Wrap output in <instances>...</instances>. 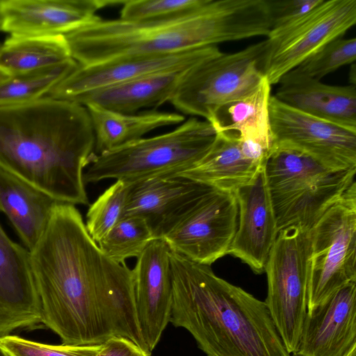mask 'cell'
I'll return each instance as SVG.
<instances>
[{
  "instance_id": "obj_4",
  "label": "cell",
  "mask_w": 356,
  "mask_h": 356,
  "mask_svg": "<svg viewBox=\"0 0 356 356\" xmlns=\"http://www.w3.org/2000/svg\"><path fill=\"white\" fill-rule=\"evenodd\" d=\"M170 323L207 356H291L264 301L218 277L211 266L170 251Z\"/></svg>"
},
{
  "instance_id": "obj_27",
  "label": "cell",
  "mask_w": 356,
  "mask_h": 356,
  "mask_svg": "<svg viewBox=\"0 0 356 356\" xmlns=\"http://www.w3.org/2000/svg\"><path fill=\"white\" fill-rule=\"evenodd\" d=\"M78 65L71 58L49 67L11 75L0 83V106L28 103L44 97Z\"/></svg>"
},
{
  "instance_id": "obj_8",
  "label": "cell",
  "mask_w": 356,
  "mask_h": 356,
  "mask_svg": "<svg viewBox=\"0 0 356 356\" xmlns=\"http://www.w3.org/2000/svg\"><path fill=\"white\" fill-rule=\"evenodd\" d=\"M309 312L345 285L356 282V183L309 230Z\"/></svg>"
},
{
  "instance_id": "obj_15",
  "label": "cell",
  "mask_w": 356,
  "mask_h": 356,
  "mask_svg": "<svg viewBox=\"0 0 356 356\" xmlns=\"http://www.w3.org/2000/svg\"><path fill=\"white\" fill-rule=\"evenodd\" d=\"M117 0H0L1 31L19 35H65L94 21Z\"/></svg>"
},
{
  "instance_id": "obj_23",
  "label": "cell",
  "mask_w": 356,
  "mask_h": 356,
  "mask_svg": "<svg viewBox=\"0 0 356 356\" xmlns=\"http://www.w3.org/2000/svg\"><path fill=\"white\" fill-rule=\"evenodd\" d=\"M216 133L215 139L204 156L193 168L176 176L234 191L250 181L264 166H257L244 156L236 133Z\"/></svg>"
},
{
  "instance_id": "obj_20",
  "label": "cell",
  "mask_w": 356,
  "mask_h": 356,
  "mask_svg": "<svg viewBox=\"0 0 356 356\" xmlns=\"http://www.w3.org/2000/svg\"><path fill=\"white\" fill-rule=\"evenodd\" d=\"M275 97L294 108L356 131V87L332 86L295 69L278 82Z\"/></svg>"
},
{
  "instance_id": "obj_22",
  "label": "cell",
  "mask_w": 356,
  "mask_h": 356,
  "mask_svg": "<svg viewBox=\"0 0 356 356\" xmlns=\"http://www.w3.org/2000/svg\"><path fill=\"white\" fill-rule=\"evenodd\" d=\"M188 70L140 77L87 92L70 101L83 106L94 104L123 113H134L141 108L158 107L170 102Z\"/></svg>"
},
{
  "instance_id": "obj_19",
  "label": "cell",
  "mask_w": 356,
  "mask_h": 356,
  "mask_svg": "<svg viewBox=\"0 0 356 356\" xmlns=\"http://www.w3.org/2000/svg\"><path fill=\"white\" fill-rule=\"evenodd\" d=\"M209 187L179 176L153 178L130 184L121 218H144L154 238H161Z\"/></svg>"
},
{
  "instance_id": "obj_11",
  "label": "cell",
  "mask_w": 356,
  "mask_h": 356,
  "mask_svg": "<svg viewBox=\"0 0 356 356\" xmlns=\"http://www.w3.org/2000/svg\"><path fill=\"white\" fill-rule=\"evenodd\" d=\"M237 223L234 191L210 186L161 238L171 251L211 266L228 254Z\"/></svg>"
},
{
  "instance_id": "obj_5",
  "label": "cell",
  "mask_w": 356,
  "mask_h": 356,
  "mask_svg": "<svg viewBox=\"0 0 356 356\" xmlns=\"http://www.w3.org/2000/svg\"><path fill=\"white\" fill-rule=\"evenodd\" d=\"M265 175L277 231L297 227L309 231L355 181V169L333 170L311 156L276 147Z\"/></svg>"
},
{
  "instance_id": "obj_13",
  "label": "cell",
  "mask_w": 356,
  "mask_h": 356,
  "mask_svg": "<svg viewBox=\"0 0 356 356\" xmlns=\"http://www.w3.org/2000/svg\"><path fill=\"white\" fill-rule=\"evenodd\" d=\"M221 53L218 46H208L176 53L123 56L89 65H78L45 97L70 101L106 86L152 74L187 70Z\"/></svg>"
},
{
  "instance_id": "obj_37",
  "label": "cell",
  "mask_w": 356,
  "mask_h": 356,
  "mask_svg": "<svg viewBox=\"0 0 356 356\" xmlns=\"http://www.w3.org/2000/svg\"><path fill=\"white\" fill-rule=\"evenodd\" d=\"M0 356H10L0 346Z\"/></svg>"
},
{
  "instance_id": "obj_2",
  "label": "cell",
  "mask_w": 356,
  "mask_h": 356,
  "mask_svg": "<svg viewBox=\"0 0 356 356\" xmlns=\"http://www.w3.org/2000/svg\"><path fill=\"white\" fill-rule=\"evenodd\" d=\"M86 107L43 97L0 106V168L70 204H88L83 169L95 156Z\"/></svg>"
},
{
  "instance_id": "obj_33",
  "label": "cell",
  "mask_w": 356,
  "mask_h": 356,
  "mask_svg": "<svg viewBox=\"0 0 356 356\" xmlns=\"http://www.w3.org/2000/svg\"><path fill=\"white\" fill-rule=\"evenodd\" d=\"M271 30L284 27L306 14L321 0H267Z\"/></svg>"
},
{
  "instance_id": "obj_16",
  "label": "cell",
  "mask_w": 356,
  "mask_h": 356,
  "mask_svg": "<svg viewBox=\"0 0 356 356\" xmlns=\"http://www.w3.org/2000/svg\"><path fill=\"white\" fill-rule=\"evenodd\" d=\"M234 193L238 223L228 254L240 259L254 273L260 274L264 272L278 233L264 166Z\"/></svg>"
},
{
  "instance_id": "obj_30",
  "label": "cell",
  "mask_w": 356,
  "mask_h": 356,
  "mask_svg": "<svg viewBox=\"0 0 356 356\" xmlns=\"http://www.w3.org/2000/svg\"><path fill=\"white\" fill-rule=\"evenodd\" d=\"M356 59V38L336 39L310 56L294 68L298 72L321 81Z\"/></svg>"
},
{
  "instance_id": "obj_26",
  "label": "cell",
  "mask_w": 356,
  "mask_h": 356,
  "mask_svg": "<svg viewBox=\"0 0 356 356\" xmlns=\"http://www.w3.org/2000/svg\"><path fill=\"white\" fill-rule=\"evenodd\" d=\"M72 58L64 35H10L0 44V67L10 75L54 66Z\"/></svg>"
},
{
  "instance_id": "obj_34",
  "label": "cell",
  "mask_w": 356,
  "mask_h": 356,
  "mask_svg": "<svg viewBox=\"0 0 356 356\" xmlns=\"http://www.w3.org/2000/svg\"><path fill=\"white\" fill-rule=\"evenodd\" d=\"M131 340L121 337H111L102 343L95 356H150Z\"/></svg>"
},
{
  "instance_id": "obj_29",
  "label": "cell",
  "mask_w": 356,
  "mask_h": 356,
  "mask_svg": "<svg viewBox=\"0 0 356 356\" xmlns=\"http://www.w3.org/2000/svg\"><path fill=\"white\" fill-rule=\"evenodd\" d=\"M129 184L116 180L91 204L86 214V227L97 243L121 219Z\"/></svg>"
},
{
  "instance_id": "obj_38",
  "label": "cell",
  "mask_w": 356,
  "mask_h": 356,
  "mask_svg": "<svg viewBox=\"0 0 356 356\" xmlns=\"http://www.w3.org/2000/svg\"><path fill=\"white\" fill-rule=\"evenodd\" d=\"M1 13H0V31H1Z\"/></svg>"
},
{
  "instance_id": "obj_6",
  "label": "cell",
  "mask_w": 356,
  "mask_h": 356,
  "mask_svg": "<svg viewBox=\"0 0 356 356\" xmlns=\"http://www.w3.org/2000/svg\"><path fill=\"white\" fill-rule=\"evenodd\" d=\"M216 130L207 120L191 117L168 133L142 138L95 154L85 183L115 179L127 184L176 176L193 168L211 146Z\"/></svg>"
},
{
  "instance_id": "obj_7",
  "label": "cell",
  "mask_w": 356,
  "mask_h": 356,
  "mask_svg": "<svg viewBox=\"0 0 356 356\" xmlns=\"http://www.w3.org/2000/svg\"><path fill=\"white\" fill-rule=\"evenodd\" d=\"M309 231L291 227L278 232L264 272V301L287 352L296 354L307 309Z\"/></svg>"
},
{
  "instance_id": "obj_18",
  "label": "cell",
  "mask_w": 356,
  "mask_h": 356,
  "mask_svg": "<svg viewBox=\"0 0 356 356\" xmlns=\"http://www.w3.org/2000/svg\"><path fill=\"white\" fill-rule=\"evenodd\" d=\"M356 344V282L336 291L307 312L298 349L300 356H343Z\"/></svg>"
},
{
  "instance_id": "obj_17",
  "label": "cell",
  "mask_w": 356,
  "mask_h": 356,
  "mask_svg": "<svg viewBox=\"0 0 356 356\" xmlns=\"http://www.w3.org/2000/svg\"><path fill=\"white\" fill-rule=\"evenodd\" d=\"M40 323L30 252L13 241L0 225V337Z\"/></svg>"
},
{
  "instance_id": "obj_3",
  "label": "cell",
  "mask_w": 356,
  "mask_h": 356,
  "mask_svg": "<svg viewBox=\"0 0 356 356\" xmlns=\"http://www.w3.org/2000/svg\"><path fill=\"white\" fill-rule=\"evenodd\" d=\"M271 29L266 0H209L177 15L145 21L98 17L66 35L72 58L89 65L115 58L164 54L267 37Z\"/></svg>"
},
{
  "instance_id": "obj_36",
  "label": "cell",
  "mask_w": 356,
  "mask_h": 356,
  "mask_svg": "<svg viewBox=\"0 0 356 356\" xmlns=\"http://www.w3.org/2000/svg\"><path fill=\"white\" fill-rule=\"evenodd\" d=\"M291 356H300L291 355ZM343 356H356V344H355Z\"/></svg>"
},
{
  "instance_id": "obj_35",
  "label": "cell",
  "mask_w": 356,
  "mask_h": 356,
  "mask_svg": "<svg viewBox=\"0 0 356 356\" xmlns=\"http://www.w3.org/2000/svg\"><path fill=\"white\" fill-rule=\"evenodd\" d=\"M11 75L0 67V83L8 79Z\"/></svg>"
},
{
  "instance_id": "obj_9",
  "label": "cell",
  "mask_w": 356,
  "mask_h": 356,
  "mask_svg": "<svg viewBox=\"0 0 356 356\" xmlns=\"http://www.w3.org/2000/svg\"><path fill=\"white\" fill-rule=\"evenodd\" d=\"M265 40L220 55L188 69L170 102L183 113L209 121L216 112L254 90L264 76L260 62Z\"/></svg>"
},
{
  "instance_id": "obj_21",
  "label": "cell",
  "mask_w": 356,
  "mask_h": 356,
  "mask_svg": "<svg viewBox=\"0 0 356 356\" xmlns=\"http://www.w3.org/2000/svg\"><path fill=\"white\" fill-rule=\"evenodd\" d=\"M58 201L0 168V211L31 252L44 232Z\"/></svg>"
},
{
  "instance_id": "obj_12",
  "label": "cell",
  "mask_w": 356,
  "mask_h": 356,
  "mask_svg": "<svg viewBox=\"0 0 356 356\" xmlns=\"http://www.w3.org/2000/svg\"><path fill=\"white\" fill-rule=\"evenodd\" d=\"M273 149L302 152L333 170L356 168V131L309 115L278 100H269Z\"/></svg>"
},
{
  "instance_id": "obj_14",
  "label": "cell",
  "mask_w": 356,
  "mask_h": 356,
  "mask_svg": "<svg viewBox=\"0 0 356 356\" xmlns=\"http://www.w3.org/2000/svg\"><path fill=\"white\" fill-rule=\"evenodd\" d=\"M170 251L165 241L155 238L137 257L132 269L137 319L149 354L170 320L172 284Z\"/></svg>"
},
{
  "instance_id": "obj_10",
  "label": "cell",
  "mask_w": 356,
  "mask_h": 356,
  "mask_svg": "<svg viewBox=\"0 0 356 356\" xmlns=\"http://www.w3.org/2000/svg\"><path fill=\"white\" fill-rule=\"evenodd\" d=\"M356 23V0H321L289 25L270 31L260 70L270 85L329 42L343 38Z\"/></svg>"
},
{
  "instance_id": "obj_1",
  "label": "cell",
  "mask_w": 356,
  "mask_h": 356,
  "mask_svg": "<svg viewBox=\"0 0 356 356\" xmlns=\"http://www.w3.org/2000/svg\"><path fill=\"white\" fill-rule=\"evenodd\" d=\"M30 254L42 323L63 344L98 345L121 337L148 353L132 270L102 252L74 205L56 204Z\"/></svg>"
},
{
  "instance_id": "obj_32",
  "label": "cell",
  "mask_w": 356,
  "mask_h": 356,
  "mask_svg": "<svg viewBox=\"0 0 356 356\" xmlns=\"http://www.w3.org/2000/svg\"><path fill=\"white\" fill-rule=\"evenodd\" d=\"M0 346L10 356H95L102 348V344H47L11 334L0 337Z\"/></svg>"
},
{
  "instance_id": "obj_25",
  "label": "cell",
  "mask_w": 356,
  "mask_h": 356,
  "mask_svg": "<svg viewBox=\"0 0 356 356\" xmlns=\"http://www.w3.org/2000/svg\"><path fill=\"white\" fill-rule=\"evenodd\" d=\"M270 86L264 76L248 94L220 107L209 122L216 131H232L239 138L273 145L269 118Z\"/></svg>"
},
{
  "instance_id": "obj_28",
  "label": "cell",
  "mask_w": 356,
  "mask_h": 356,
  "mask_svg": "<svg viewBox=\"0 0 356 356\" xmlns=\"http://www.w3.org/2000/svg\"><path fill=\"white\" fill-rule=\"evenodd\" d=\"M154 239L145 220L139 216L121 218L97 245L112 260L125 263L130 257H138Z\"/></svg>"
},
{
  "instance_id": "obj_31",
  "label": "cell",
  "mask_w": 356,
  "mask_h": 356,
  "mask_svg": "<svg viewBox=\"0 0 356 356\" xmlns=\"http://www.w3.org/2000/svg\"><path fill=\"white\" fill-rule=\"evenodd\" d=\"M209 0H125L120 19L145 21L163 19L195 10Z\"/></svg>"
},
{
  "instance_id": "obj_24",
  "label": "cell",
  "mask_w": 356,
  "mask_h": 356,
  "mask_svg": "<svg viewBox=\"0 0 356 356\" xmlns=\"http://www.w3.org/2000/svg\"><path fill=\"white\" fill-rule=\"evenodd\" d=\"M85 106L92 125L95 148L98 154L139 140L156 129L184 121V117L177 113H123L94 104Z\"/></svg>"
}]
</instances>
